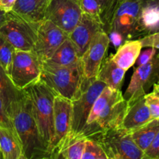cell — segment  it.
I'll use <instances>...</instances> for the list:
<instances>
[{
    "instance_id": "obj_13",
    "label": "cell",
    "mask_w": 159,
    "mask_h": 159,
    "mask_svg": "<svg viewBox=\"0 0 159 159\" xmlns=\"http://www.w3.org/2000/svg\"><path fill=\"white\" fill-rule=\"evenodd\" d=\"M69 37V34L48 20L39 24L37 40L33 51L41 63L51 57L55 51Z\"/></svg>"
},
{
    "instance_id": "obj_19",
    "label": "cell",
    "mask_w": 159,
    "mask_h": 159,
    "mask_svg": "<svg viewBox=\"0 0 159 159\" xmlns=\"http://www.w3.org/2000/svg\"><path fill=\"white\" fill-rule=\"evenodd\" d=\"M126 71L120 68L112 59V56L104 59L98 71L97 79L112 89L121 90Z\"/></svg>"
},
{
    "instance_id": "obj_9",
    "label": "cell",
    "mask_w": 159,
    "mask_h": 159,
    "mask_svg": "<svg viewBox=\"0 0 159 159\" xmlns=\"http://www.w3.org/2000/svg\"><path fill=\"white\" fill-rule=\"evenodd\" d=\"M73 118V104L70 99L56 95L54 99L53 127L54 141L52 146V158H59V155L70 134Z\"/></svg>"
},
{
    "instance_id": "obj_35",
    "label": "cell",
    "mask_w": 159,
    "mask_h": 159,
    "mask_svg": "<svg viewBox=\"0 0 159 159\" xmlns=\"http://www.w3.org/2000/svg\"><path fill=\"white\" fill-rule=\"evenodd\" d=\"M17 0H0V10L10 12L13 9Z\"/></svg>"
},
{
    "instance_id": "obj_28",
    "label": "cell",
    "mask_w": 159,
    "mask_h": 159,
    "mask_svg": "<svg viewBox=\"0 0 159 159\" xmlns=\"http://www.w3.org/2000/svg\"><path fill=\"white\" fill-rule=\"evenodd\" d=\"M82 159H108V157L98 141L87 138Z\"/></svg>"
},
{
    "instance_id": "obj_26",
    "label": "cell",
    "mask_w": 159,
    "mask_h": 159,
    "mask_svg": "<svg viewBox=\"0 0 159 159\" xmlns=\"http://www.w3.org/2000/svg\"><path fill=\"white\" fill-rule=\"evenodd\" d=\"M16 49L0 34V66L9 75Z\"/></svg>"
},
{
    "instance_id": "obj_36",
    "label": "cell",
    "mask_w": 159,
    "mask_h": 159,
    "mask_svg": "<svg viewBox=\"0 0 159 159\" xmlns=\"http://www.w3.org/2000/svg\"><path fill=\"white\" fill-rule=\"evenodd\" d=\"M6 17H7V12H4L2 10H0V28L2 27L3 23L6 21Z\"/></svg>"
},
{
    "instance_id": "obj_38",
    "label": "cell",
    "mask_w": 159,
    "mask_h": 159,
    "mask_svg": "<svg viewBox=\"0 0 159 159\" xmlns=\"http://www.w3.org/2000/svg\"><path fill=\"white\" fill-rule=\"evenodd\" d=\"M0 159H4L2 152V150H1V148H0Z\"/></svg>"
},
{
    "instance_id": "obj_25",
    "label": "cell",
    "mask_w": 159,
    "mask_h": 159,
    "mask_svg": "<svg viewBox=\"0 0 159 159\" xmlns=\"http://www.w3.org/2000/svg\"><path fill=\"white\" fill-rule=\"evenodd\" d=\"M86 138H80L70 141L59 154V158L82 159L85 148Z\"/></svg>"
},
{
    "instance_id": "obj_15",
    "label": "cell",
    "mask_w": 159,
    "mask_h": 159,
    "mask_svg": "<svg viewBox=\"0 0 159 159\" xmlns=\"http://www.w3.org/2000/svg\"><path fill=\"white\" fill-rule=\"evenodd\" d=\"M104 30L102 22L83 13L82 18L75 29L69 34V38L76 45L80 56L85 53L97 33Z\"/></svg>"
},
{
    "instance_id": "obj_8",
    "label": "cell",
    "mask_w": 159,
    "mask_h": 159,
    "mask_svg": "<svg viewBox=\"0 0 159 159\" xmlns=\"http://www.w3.org/2000/svg\"><path fill=\"white\" fill-rule=\"evenodd\" d=\"M105 86H107L105 83L97 79H94L84 89L77 99L72 101L73 118L71 131L64 147L70 141L78 138L82 133L87 124L92 107Z\"/></svg>"
},
{
    "instance_id": "obj_34",
    "label": "cell",
    "mask_w": 159,
    "mask_h": 159,
    "mask_svg": "<svg viewBox=\"0 0 159 159\" xmlns=\"http://www.w3.org/2000/svg\"><path fill=\"white\" fill-rule=\"evenodd\" d=\"M108 35L109 40H110V43H112L116 49L119 48L126 40H127L125 38L124 36L118 31L111 30L108 33Z\"/></svg>"
},
{
    "instance_id": "obj_30",
    "label": "cell",
    "mask_w": 159,
    "mask_h": 159,
    "mask_svg": "<svg viewBox=\"0 0 159 159\" xmlns=\"http://www.w3.org/2000/svg\"><path fill=\"white\" fill-rule=\"evenodd\" d=\"M145 99L153 119L159 120V96L155 93H146Z\"/></svg>"
},
{
    "instance_id": "obj_29",
    "label": "cell",
    "mask_w": 159,
    "mask_h": 159,
    "mask_svg": "<svg viewBox=\"0 0 159 159\" xmlns=\"http://www.w3.org/2000/svg\"><path fill=\"white\" fill-rule=\"evenodd\" d=\"M79 3L83 13L101 21V6L97 0H79Z\"/></svg>"
},
{
    "instance_id": "obj_40",
    "label": "cell",
    "mask_w": 159,
    "mask_h": 159,
    "mask_svg": "<svg viewBox=\"0 0 159 159\" xmlns=\"http://www.w3.org/2000/svg\"><path fill=\"white\" fill-rule=\"evenodd\" d=\"M122 1H124V0H119V2H122Z\"/></svg>"
},
{
    "instance_id": "obj_27",
    "label": "cell",
    "mask_w": 159,
    "mask_h": 159,
    "mask_svg": "<svg viewBox=\"0 0 159 159\" xmlns=\"http://www.w3.org/2000/svg\"><path fill=\"white\" fill-rule=\"evenodd\" d=\"M97 1L101 6V19L104 26V30L108 34L110 30L112 16L119 3V0H97Z\"/></svg>"
},
{
    "instance_id": "obj_12",
    "label": "cell",
    "mask_w": 159,
    "mask_h": 159,
    "mask_svg": "<svg viewBox=\"0 0 159 159\" xmlns=\"http://www.w3.org/2000/svg\"><path fill=\"white\" fill-rule=\"evenodd\" d=\"M141 6L142 0L119 2L112 16L109 31H118L126 40L138 37L137 26Z\"/></svg>"
},
{
    "instance_id": "obj_39",
    "label": "cell",
    "mask_w": 159,
    "mask_h": 159,
    "mask_svg": "<svg viewBox=\"0 0 159 159\" xmlns=\"http://www.w3.org/2000/svg\"><path fill=\"white\" fill-rule=\"evenodd\" d=\"M153 48H156V49H159V42H158V43H156V44L154 45V46L153 47Z\"/></svg>"
},
{
    "instance_id": "obj_31",
    "label": "cell",
    "mask_w": 159,
    "mask_h": 159,
    "mask_svg": "<svg viewBox=\"0 0 159 159\" xmlns=\"http://www.w3.org/2000/svg\"><path fill=\"white\" fill-rule=\"evenodd\" d=\"M143 159H159V131L143 152Z\"/></svg>"
},
{
    "instance_id": "obj_20",
    "label": "cell",
    "mask_w": 159,
    "mask_h": 159,
    "mask_svg": "<svg viewBox=\"0 0 159 159\" xmlns=\"http://www.w3.org/2000/svg\"><path fill=\"white\" fill-rule=\"evenodd\" d=\"M142 48L143 47L140 39H129L117 48L116 53L114 55H112V59L120 68L127 71L135 65L137 57L141 52Z\"/></svg>"
},
{
    "instance_id": "obj_10",
    "label": "cell",
    "mask_w": 159,
    "mask_h": 159,
    "mask_svg": "<svg viewBox=\"0 0 159 159\" xmlns=\"http://www.w3.org/2000/svg\"><path fill=\"white\" fill-rule=\"evenodd\" d=\"M159 80V53L150 61L135 68L130 82L123 94L128 103L144 96L147 92Z\"/></svg>"
},
{
    "instance_id": "obj_14",
    "label": "cell",
    "mask_w": 159,
    "mask_h": 159,
    "mask_svg": "<svg viewBox=\"0 0 159 159\" xmlns=\"http://www.w3.org/2000/svg\"><path fill=\"white\" fill-rule=\"evenodd\" d=\"M109 43L108 35L104 30L97 33L92 39L87 50L81 57L83 72L86 79H97Z\"/></svg>"
},
{
    "instance_id": "obj_7",
    "label": "cell",
    "mask_w": 159,
    "mask_h": 159,
    "mask_svg": "<svg viewBox=\"0 0 159 159\" xmlns=\"http://www.w3.org/2000/svg\"><path fill=\"white\" fill-rule=\"evenodd\" d=\"M42 63L33 51L16 50L9 76L13 85L25 90L41 79Z\"/></svg>"
},
{
    "instance_id": "obj_5",
    "label": "cell",
    "mask_w": 159,
    "mask_h": 159,
    "mask_svg": "<svg viewBox=\"0 0 159 159\" xmlns=\"http://www.w3.org/2000/svg\"><path fill=\"white\" fill-rule=\"evenodd\" d=\"M91 138L100 143L108 159H143V152L133 141L131 132L123 127L109 129Z\"/></svg>"
},
{
    "instance_id": "obj_37",
    "label": "cell",
    "mask_w": 159,
    "mask_h": 159,
    "mask_svg": "<svg viewBox=\"0 0 159 159\" xmlns=\"http://www.w3.org/2000/svg\"><path fill=\"white\" fill-rule=\"evenodd\" d=\"M153 93H155L157 96H159V80L153 85Z\"/></svg>"
},
{
    "instance_id": "obj_4",
    "label": "cell",
    "mask_w": 159,
    "mask_h": 159,
    "mask_svg": "<svg viewBox=\"0 0 159 159\" xmlns=\"http://www.w3.org/2000/svg\"><path fill=\"white\" fill-rule=\"evenodd\" d=\"M25 90L31 100L33 114L42 138L52 155L54 141L53 113L56 93L42 79Z\"/></svg>"
},
{
    "instance_id": "obj_22",
    "label": "cell",
    "mask_w": 159,
    "mask_h": 159,
    "mask_svg": "<svg viewBox=\"0 0 159 159\" xmlns=\"http://www.w3.org/2000/svg\"><path fill=\"white\" fill-rule=\"evenodd\" d=\"M45 62L57 66H73L81 63V57L76 45L68 37Z\"/></svg>"
},
{
    "instance_id": "obj_33",
    "label": "cell",
    "mask_w": 159,
    "mask_h": 159,
    "mask_svg": "<svg viewBox=\"0 0 159 159\" xmlns=\"http://www.w3.org/2000/svg\"><path fill=\"white\" fill-rule=\"evenodd\" d=\"M156 53H157V49L154 48H150L143 51V52H140V55L137 57V60L135 63L137 67L144 65V64L150 61Z\"/></svg>"
},
{
    "instance_id": "obj_32",
    "label": "cell",
    "mask_w": 159,
    "mask_h": 159,
    "mask_svg": "<svg viewBox=\"0 0 159 159\" xmlns=\"http://www.w3.org/2000/svg\"><path fill=\"white\" fill-rule=\"evenodd\" d=\"M0 126L15 130L12 125V120L6 110V105L1 94H0Z\"/></svg>"
},
{
    "instance_id": "obj_6",
    "label": "cell",
    "mask_w": 159,
    "mask_h": 159,
    "mask_svg": "<svg viewBox=\"0 0 159 159\" xmlns=\"http://www.w3.org/2000/svg\"><path fill=\"white\" fill-rule=\"evenodd\" d=\"M40 23L29 21L14 12L7 13V17L0 28V34L9 42L16 50L31 51L37 40Z\"/></svg>"
},
{
    "instance_id": "obj_16",
    "label": "cell",
    "mask_w": 159,
    "mask_h": 159,
    "mask_svg": "<svg viewBox=\"0 0 159 159\" xmlns=\"http://www.w3.org/2000/svg\"><path fill=\"white\" fill-rule=\"evenodd\" d=\"M151 120H153V118L146 102L144 95L128 103L122 127L128 131L132 132Z\"/></svg>"
},
{
    "instance_id": "obj_11",
    "label": "cell",
    "mask_w": 159,
    "mask_h": 159,
    "mask_svg": "<svg viewBox=\"0 0 159 159\" xmlns=\"http://www.w3.org/2000/svg\"><path fill=\"white\" fill-rule=\"evenodd\" d=\"M82 15L79 0H51L45 20H49L70 34L80 23Z\"/></svg>"
},
{
    "instance_id": "obj_23",
    "label": "cell",
    "mask_w": 159,
    "mask_h": 159,
    "mask_svg": "<svg viewBox=\"0 0 159 159\" xmlns=\"http://www.w3.org/2000/svg\"><path fill=\"white\" fill-rule=\"evenodd\" d=\"M158 131L159 120L153 119L142 127L132 130L131 135L139 148L144 152Z\"/></svg>"
},
{
    "instance_id": "obj_24",
    "label": "cell",
    "mask_w": 159,
    "mask_h": 159,
    "mask_svg": "<svg viewBox=\"0 0 159 159\" xmlns=\"http://www.w3.org/2000/svg\"><path fill=\"white\" fill-rule=\"evenodd\" d=\"M23 93L24 90L17 89L13 85L7 73L0 66V94L2 96L8 113L12 103L21 98Z\"/></svg>"
},
{
    "instance_id": "obj_18",
    "label": "cell",
    "mask_w": 159,
    "mask_h": 159,
    "mask_svg": "<svg viewBox=\"0 0 159 159\" xmlns=\"http://www.w3.org/2000/svg\"><path fill=\"white\" fill-rule=\"evenodd\" d=\"M51 0H17L11 12L36 23H41Z\"/></svg>"
},
{
    "instance_id": "obj_17",
    "label": "cell",
    "mask_w": 159,
    "mask_h": 159,
    "mask_svg": "<svg viewBox=\"0 0 159 159\" xmlns=\"http://www.w3.org/2000/svg\"><path fill=\"white\" fill-rule=\"evenodd\" d=\"M159 32V0H142L139 17L138 37Z\"/></svg>"
},
{
    "instance_id": "obj_1",
    "label": "cell",
    "mask_w": 159,
    "mask_h": 159,
    "mask_svg": "<svg viewBox=\"0 0 159 159\" xmlns=\"http://www.w3.org/2000/svg\"><path fill=\"white\" fill-rule=\"evenodd\" d=\"M9 115L21 142L25 158H51L33 114L32 103L26 90L23 96L11 106Z\"/></svg>"
},
{
    "instance_id": "obj_2",
    "label": "cell",
    "mask_w": 159,
    "mask_h": 159,
    "mask_svg": "<svg viewBox=\"0 0 159 159\" xmlns=\"http://www.w3.org/2000/svg\"><path fill=\"white\" fill-rule=\"evenodd\" d=\"M127 107L128 102L121 90L105 86L95 100L85 127L78 138H91L109 129L122 127Z\"/></svg>"
},
{
    "instance_id": "obj_3",
    "label": "cell",
    "mask_w": 159,
    "mask_h": 159,
    "mask_svg": "<svg viewBox=\"0 0 159 159\" xmlns=\"http://www.w3.org/2000/svg\"><path fill=\"white\" fill-rule=\"evenodd\" d=\"M56 95L73 101L94 79H86L81 63L73 66H57L42 63L41 79Z\"/></svg>"
},
{
    "instance_id": "obj_21",
    "label": "cell",
    "mask_w": 159,
    "mask_h": 159,
    "mask_svg": "<svg viewBox=\"0 0 159 159\" xmlns=\"http://www.w3.org/2000/svg\"><path fill=\"white\" fill-rule=\"evenodd\" d=\"M0 148L4 159H26L17 132L0 126Z\"/></svg>"
}]
</instances>
